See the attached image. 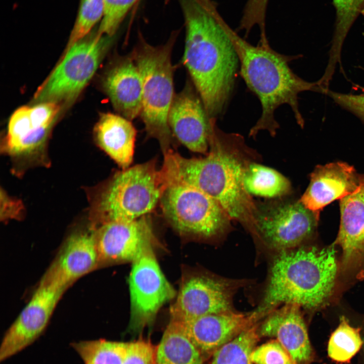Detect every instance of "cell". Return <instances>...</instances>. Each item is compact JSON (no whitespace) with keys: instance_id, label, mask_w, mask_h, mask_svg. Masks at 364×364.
I'll return each instance as SVG.
<instances>
[{"instance_id":"5","label":"cell","mask_w":364,"mask_h":364,"mask_svg":"<svg viewBox=\"0 0 364 364\" xmlns=\"http://www.w3.org/2000/svg\"><path fill=\"white\" fill-rule=\"evenodd\" d=\"M175 37L173 34L165 44L153 46L140 37L131 56L142 82L140 115L148 135L158 141L163 154L172 150L168 115L175 96L171 59Z\"/></svg>"},{"instance_id":"15","label":"cell","mask_w":364,"mask_h":364,"mask_svg":"<svg viewBox=\"0 0 364 364\" xmlns=\"http://www.w3.org/2000/svg\"><path fill=\"white\" fill-rule=\"evenodd\" d=\"M172 135L189 150L207 154L210 125L201 99L191 83L175 95L168 115Z\"/></svg>"},{"instance_id":"30","label":"cell","mask_w":364,"mask_h":364,"mask_svg":"<svg viewBox=\"0 0 364 364\" xmlns=\"http://www.w3.org/2000/svg\"><path fill=\"white\" fill-rule=\"evenodd\" d=\"M138 0H104V14L97 33L112 36L131 7Z\"/></svg>"},{"instance_id":"19","label":"cell","mask_w":364,"mask_h":364,"mask_svg":"<svg viewBox=\"0 0 364 364\" xmlns=\"http://www.w3.org/2000/svg\"><path fill=\"white\" fill-rule=\"evenodd\" d=\"M100 262L95 228L79 231L66 240L46 272L67 288Z\"/></svg>"},{"instance_id":"11","label":"cell","mask_w":364,"mask_h":364,"mask_svg":"<svg viewBox=\"0 0 364 364\" xmlns=\"http://www.w3.org/2000/svg\"><path fill=\"white\" fill-rule=\"evenodd\" d=\"M67 288L44 274L28 303L6 332L0 347L1 361L20 352L37 339Z\"/></svg>"},{"instance_id":"28","label":"cell","mask_w":364,"mask_h":364,"mask_svg":"<svg viewBox=\"0 0 364 364\" xmlns=\"http://www.w3.org/2000/svg\"><path fill=\"white\" fill-rule=\"evenodd\" d=\"M104 8V0H80L76 19L66 51L84 38L96 24L102 20Z\"/></svg>"},{"instance_id":"9","label":"cell","mask_w":364,"mask_h":364,"mask_svg":"<svg viewBox=\"0 0 364 364\" xmlns=\"http://www.w3.org/2000/svg\"><path fill=\"white\" fill-rule=\"evenodd\" d=\"M151 247L152 244L147 245L132 261L129 276V326L135 332L150 324L162 306L175 295L162 273Z\"/></svg>"},{"instance_id":"12","label":"cell","mask_w":364,"mask_h":364,"mask_svg":"<svg viewBox=\"0 0 364 364\" xmlns=\"http://www.w3.org/2000/svg\"><path fill=\"white\" fill-rule=\"evenodd\" d=\"M235 284L231 281L203 276L190 278L183 284L170 308L171 319L186 322L233 310Z\"/></svg>"},{"instance_id":"20","label":"cell","mask_w":364,"mask_h":364,"mask_svg":"<svg viewBox=\"0 0 364 364\" xmlns=\"http://www.w3.org/2000/svg\"><path fill=\"white\" fill-rule=\"evenodd\" d=\"M103 86L120 115L132 120L141 114L142 82L132 57L123 59L108 72Z\"/></svg>"},{"instance_id":"1","label":"cell","mask_w":364,"mask_h":364,"mask_svg":"<svg viewBox=\"0 0 364 364\" xmlns=\"http://www.w3.org/2000/svg\"><path fill=\"white\" fill-rule=\"evenodd\" d=\"M179 1L186 27L183 62L208 118H215L233 90L239 59L212 0Z\"/></svg>"},{"instance_id":"7","label":"cell","mask_w":364,"mask_h":364,"mask_svg":"<svg viewBox=\"0 0 364 364\" xmlns=\"http://www.w3.org/2000/svg\"><path fill=\"white\" fill-rule=\"evenodd\" d=\"M159 202L165 218L182 234L211 238L225 231L231 219L216 201L186 184H167Z\"/></svg>"},{"instance_id":"4","label":"cell","mask_w":364,"mask_h":364,"mask_svg":"<svg viewBox=\"0 0 364 364\" xmlns=\"http://www.w3.org/2000/svg\"><path fill=\"white\" fill-rule=\"evenodd\" d=\"M338 270L333 245L281 252L272 265L263 303L257 311L268 314L282 303L309 309L322 307L332 295Z\"/></svg>"},{"instance_id":"10","label":"cell","mask_w":364,"mask_h":364,"mask_svg":"<svg viewBox=\"0 0 364 364\" xmlns=\"http://www.w3.org/2000/svg\"><path fill=\"white\" fill-rule=\"evenodd\" d=\"M319 215L299 201L257 207L254 232L271 248L281 252L288 251L313 234Z\"/></svg>"},{"instance_id":"34","label":"cell","mask_w":364,"mask_h":364,"mask_svg":"<svg viewBox=\"0 0 364 364\" xmlns=\"http://www.w3.org/2000/svg\"><path fill=\"white\" fill-rule=\"evenodd\" d=\"M60 106L56 102H47L30 107V118L33 130L53 125Z\"/></svg>"},{"instance_id":"21","label":"cell","mask_w":364,"mask_h":364,"mask_svg":"<svg viewBox=\"0 0 364 364\" xmlns=\"http://www.w3.org/2000/svg\"><path fill=\"white\" fill-rule=\"evenodd\" d=\"M94 135L99 146L122 169L129 167L136 135L131 120L120 115L102 113L95 126Z\"/></svg>"},{"instance_id":"14","label":"cell","mask_w":364,"mask_h":364,"mask_svg":"<svg viewBox=\"0 0 364 364\" xmlns=\"http://www.w3.org/2000/svg\"><path fill=\"white\" fill-rule=\"evenodd\" d=\"M93 226L100 262L133 261L155 239L151 222L146 215L133 220Z\"/></svg>"},{"instance_id":"22","label":"cell","mask_w":364,"mask_h":364,"mask_svg":"<svg viewBox=\"0 0 364 364\" xmlns=\"http://www.w3.org/2000/svg\"><path fill=\"white\" fill-rule=\"evenodd\" d=\"M156 364H204V358L182 325L170 319L157 346Z\"/></svg>"},{"instance_id":"35","label":"cell","mask_w":364,"mask_h":364,"mask_svg":"<svg viewBox=\"0 0 364 364\" xmlns=\"http://www.w3.org/2000/svg\"><path fill=\"white\" fill-rule=\"evenodd\" d=\"M326 95L337 105L351 113L364 123V94L342 93L329 89Z\"/></svg>"},{"instance_id":"13","label":"cell","mask_w":364,"mask_h":364,"mask_svg":"<svg viewBox=\"0 0 364 364\" xmlns=\"http://www.w3.org/2000/svg\"><path fill=\"white\" fill-rule=\"evenodd\" d=\"M340 224L333 245L341 251L339 270L352 279H364V175L357 189L340 199Z\"/></svg>"},{"instance_id":"36","label":"cell","mask_w":364,"mask_h":364,"mask_svg":"<svg viewBox=\"0 0 364 364\" xmlns=\"http://www.w3.org/2000/svg\"><path fill=\"white\" fill-rule=\"evenodd\" d=\"M1 199L4 200L3 215L5 219L11 218H17L20 214L21 209V203L17 202L7 196L6 194L1 193Z\"/></svg>"},{"instance_id":"17","label":"cell","mask_w":364,"mask_h":364,"mask_svg":"<svg viewBox=\"0 0 364 364\" xmlns=\"http://www.w3.org/2000/svg\"><path fill=\"white\" fill-rule=\"evenodd\" d=\"M300 308L297 304L287 303L272 310L259 325L258 333L274 338L298 364H305L310 360L312 351Z\"/></svg>"},{"instance_id":"16","label":"cell","mask_w":364,"mask_h":364,"mask_svg":"<svg viewBox=\"0 0 364 364\" xmlns=\"http://www.w3.org/2000/svg\"><path fill=\"white\" fill-rule=\"evenodd\" d=\"M265 315L257 310L247 314L231 310L177 322L204 358Z\"/></svg>"},{"instance_id":"2","label":"cell","mask_w":364,"mask_h":364,"mask_svg":"<svg viewBox=\"0 0 364 364\" xmlns=\"http://www.w3.org/2000/svg\"><path fill=\"white\" fill-rule=\"evenodd\" d=\"M209 150L202 158H188L172 150L164 154L160 170L165 184L180 183L195 187L216 201L231 219L254 231L257 207L243 184L246 164L232 150L237 134H228L209 119Z\"/></svg>"},{"instance_id":"3","label":"cell","mask_w":364,"mask_h":364,"mask_svg":"<svg viewBox=\"0 0 364 364\" xmlns=\"http://www.w3.org/2000/svg\"><path fill=\"white\" fill-rule=\"evenodd\" d=\"M216 16L236 51L241 76L261 103V115L251 128L249 136L254 137L264 130L275 135L279 124L275 119V112L283 104L290 106L296 122L303 128L304 120L299 109V94L310 91L325 95L326 91L317 81L305 80L290 68L289 63L302 56L280 54L271 48L268 40H259L253 46L234 31L217 10Z\"/></svg>"},{"instance_id":"25","label":"cell","mask_w":364,"mask_h":364,"mask_svg":"<svg viewBox=\"0 0 364 364\" xmlns=\"http://www.w3.org/2000/svg\"><path fill=\"white\" fill-rule=\"evenodd\" d=\"M259 326L255 324L219 347L210 364H253L251 355L260 336Z\"/></svg>"},{"instance_id":"32","label":"cell","mask_w":364,"mask_h":364,"mask_svg":"<svg viewBox=\"0 0 364 364\" xmlns=\"http://www.w3.org/2000/svg\"><path fill=\"white\" fill-rule=\"evenodd\" d=\"M269 0H248L244 7L239 29L247 36L254 26H258L260 36H266L265 17Z\"/></svg>"},{"instance_id":"26","label":"cell","mask_w":364,"mask_h":364,"mask_svg":"<svg viewBox=\"0 0 364 364\" xmlns=\"http://www.w3.org/2000/svg\"><path fill=\"white\" fill-rule=\"evenodd\" d=\"M363 343L360 329L350 325L348 320L342 316L329 338L328 356L336 362L347 363L359 351Z\"/></svg>"},{"instance_id":"31","label":"cell","mask_w":364,"mask_h":364,"mask_svg":"<svg viewBox=\"0 0 364 364\" xmlns=\"http://www.w3.org/2000/svg\"><path fill=\"white\" fill-rule=\"evenodd\" d=\"M251 358L253 364H298L276 339L256 347Z\"/></svg>"},{"instance_id":"29","label":"cell","mask_w":364,"mask_h":364,"mask_svg":"<svg viewBox=\"0 0 364 364\" xmlns=\"http://www.w3.org/2000/svg\"><path fill=\"white\" fill-rule=\"evenodd\" d=\"M33 130L30 107L23 106L16 110L9 120L8 133L3 146L4 152L10 155L20 142Z\"/></svg>"},{"instance_id":"6","label":"cell","mask_w":364,"mask_h":364,"mask_svg":"<svg viewBox=\"0 0 364 364\" xmlns=\"http://www.w3.org/2000/svg\"><path fill=\"white\" fill-rule=\"evenodd\" d=\"M165 188L153 161L117 172L107 183L93 206V224L130 221L150 213Z\"/></svg>"},{"instance_id":"33","label":"cell","mask_w":364,"mask_h":364,"mask_svg":"<svg viewBox=\"0 0 364 364\" xmlns=\"http://www.w3.org/2000/svg\"><path fill=\"white\" fill-rule=\"evenodd\" d=\"M156 349L146 340L128 342L122 364H156Z\"/></svg>"},{"instance_id":"23","label":"cell","mask_w":364,"mask_h":364,"mask_svg":"<svg viewBox=\"0 0 364 364\" xmlns=\"http://www.w3.org/2000/svg\"><path fill=\"white\" fill-rule=\"evenodd\" d=\"M335 19L329 58L325 73L334 75L338 64L341 66L343 44L350 30L360 16H364V0H332Z\"/></svg>"},{"instance_id":"27","label":"cell","mask_w":364,"mask_h":364,"mask_svg":"<svg viewBox=\"0 0 364 364\" xmlns=\"http://www.w3.org/2000/svg\"><path fill=\"white\" fill-rule=\"evenodd\" d=\"M127 342L99 339L71 344L84 364H122Z\"/></svg>"},{"instance_id":"8","label":"cell","mask_w":364,"mask_h":364,"mask_svg":"<svg viewBox=\"0 0 364 364\" xmlns=\"http://www.w3.org/2000/svg\"><path fill=\"white\" fill-rule=\"evenodd\" d=\"M110 37L97 32L66 51L61 61L37 89L35 102L57 103L77 97L97 70Z\"/></svg>"},{"instance_id":"24","label":"cell","mask_w":364,"mask_h":364,"mask_svg":"<svg viewBox=\"0 0 364 364\" xmlns=\"http://www.w3.org/2000/svg\"><path fill=\"white\" fill-rule=\"evenodd\" d=\"M243 184L250 194L267 198L286 194L291 188L288 179L276 170L257 163L246 164Z\"/></svg>"},{"instance_id":"18","label":"cell","mask_w":364,"mask_h":364,"mask_svg":"<svg viewBox=\"0 0 364 364\" xmlns=\"http://www.w3.org/2000/svg\"><path fill=\"white\" fill-rule=\"evenodd\" d=\"M359 175L353 166L340 162L317 166L306 191L299 200L318 213L327 205L352 193L358 188Z\"/></svg>"}]
</instances>
